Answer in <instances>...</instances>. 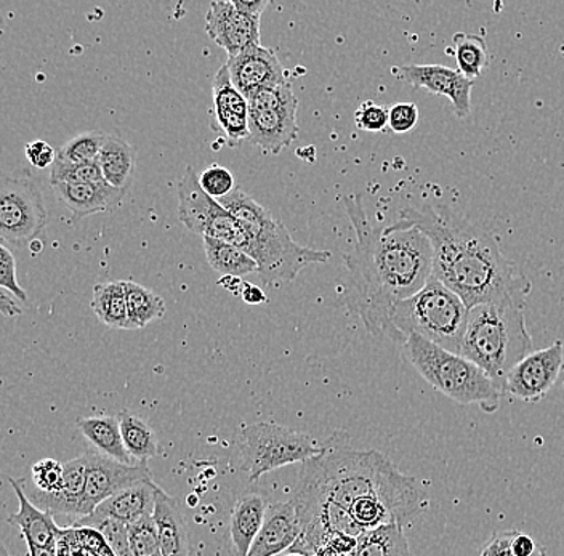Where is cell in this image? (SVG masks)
I'll list each match as a JSON object with an SVG mask.
<instances>
[{"label":"cell","mask_w":564,"mask_h":556,"mask_svg":"<svg viewBox=\"0 0 564 556\" xmlns=\"http://www.w3.org/2000/svg\"><path fill=\"white\" fill-rule=\"evenodd\" d=\"M104 172H101L100 162H90V164H68V162L55 161L52 165L51 183H74V185H84V183H104Z\"/></svg>","instance_id":"836d02e7"},{"label":"cell","mask_w":564,"mask_h":556,"mask_svg":"<svg viewBox=\"0 0 564 556\" xmlns=\"http://www.w3.org/2000/svg\"><path fill=\"white\" fill-rule=\"evenodd\" d=\"M0 286L13 294V297H17L18 301L26 304V291L21 288L17 280L15 257L6 244L0 246Z\"/></svg>","instance_id":"ab89813d"},{"label":"cell","mask_w":564,"mask_h":556,"mask_svg":"<svg viewBox=\"0 0 564 556\" xmlns=\"http://www.w3.org/2000/svg\"><path fill=\"white\" fill-rule=\"evenodd\" d=\"M419 124V108L414 103H394L388 109V129L393 133H408Z\"/></svg>","instance_id":"60d3db41"},{"label":"cell","mask_w":564,"mask_h":556,"mask_svg":"<svg viewBox=\"0 0 564 556\" xmlns=\"http://www.w3.org/2000/svg\"><path fill=\"white\" fill-rule=\"evenodd\" d=\"M126 292L130 330L143 329L148 324L164 318L167 305L156 292L133 281H126Z\"/></svg>","instance_id":"f546056e"},{"label":"cell","mask_w":564,"mask_h":556,"mask_svg":"<svg viewBox=\"0 0 564 556\" xmlns=\"http://www.w3.org/2000/svg\"><path fill=\"white\" fill-rule=\"evenodd\" d=\"M13 294H7L6 288L0 292V312L7 318H17L23 313V308L18 304V298L12 297Z\"/></svg>","instance_id":"bcb514c9"},{"label":"cell","mask_w":564,"mask_h":556,"mask_svg":"<svg viewBox=\"0 0 564 556\" xmlns=\"http://www.w3.org/2000/svg\"><path fill=\"white\" fill-rule=\"evenodd\" d=\"M28 556H58V547H28Z\"/></svg>","instance_id":"681fc988"},{"label":"cell","mask_w":564,"mask_h":556,"mask_svg":"<svg viewBox=\"0 0 564 556\" xmlns=\"http://www.w3.org/2000/svg\"><path fill=\"white\" fill-rule=\"evenodd\" d=\"M129 541L135 556H162L161 541L153 516L130 524Z\"/></svg>","instance_id":"e575fe53"},{"label":"cell","mask_w":564,"mask_h":556,"mask_svg":"<svg viewBox=\"0 0 564 556\" xmlns=\"http://www.w3.org/2000/svg\"><path fill=\"white\" fill-rule=\"evenodd\" d=\"M90 530L98 531L104 536L109 550L115 556H135L129 541V526L118 521H100L94 524Z\"/></svg>","instance_id":"74e56055"},{"label":"cell","mask_w":564,"mask_h":556,"mask_svg":"<svg viewBox=\"0 0 564 556\" xmlns=\"http://www.w3.org/2000/svg\"><path fill=\"white\" fill-rule=\"evenodd\" d=\"M302 527L294 502H280L268 506L262 530L253 541L247 556H278L291 550L299 541Z\"/></svg>","instance_id":"d6986e66"},{"label":"cell","mask_w":564,"mask_h":556,"mask_svg":"<svg viewBox=\"0 0 564 556\" xmlns=\"http://www.w3.org/2000/svg\"><path fill=\"white\" fill-rule=\"evenodd\" d=\"M90 308L105 326L130 330L126 281L97 284L91 295Z\"/></svg>","instance_id":"4316f807"},{"label":"cell","mask_w":564,"mask_h":556,"mask_svg":"<svg viewBox=\"0 0 564 556\" xmlns=\"http://www.w3.org/2000/svg\"><path fill=\"white\" fill-rule=\"evenodd\" d=\"M527 304L520 298H507L468 312L460 355L482 369L502 395L511 369L532 353Z\"/></svg>","instance_id":"277c9868"},{"label":"cell","mask_w":564,"mask_h":556,"mask_svg":"<svg viewBox=\"0 0 564 556\" xmlns=\"http://www.w3.org/2000/svg\"><path fill=\"white\" fill-rule=\"evenodd\" d=\"M468 312L456 292L432 276L417 294L398 302L391 309L393 341L403 347L409 336H419L460 355Z\"/></svg>","instance_id":"8992f818"},{"label":"cell","mask_w":564,"mask_h":556,"mask_svg":"<svg viewBox=\"0 0 564 556\" xmlns=\"http://www.w3.org/2000/svg\"><path fill=\"white\" fill-rule=\"evenodd\" d=\"M511 536H513V530L500 531V533L494 534V536L482 545L478 556H514L510 550ZM534 556H545L544 550L539 548L538 554Z\"/></svg>","instance_id":"7bdbcfd3"},{"label":"cell","mask_w":564,"mask_h":556,"mask_svg":"<svg viewBox=\"0 0 564 556\" xmlns=\"http://www.w3.org/2000/svg\"><path fill=\"white\" fill-rule=\"evenodd\" d=\"M10 484L20 501V509L9 516V523L21 531L28 547H58L62 530L56 526L52 513L44 512L31 502L21 481L10 478Z\"/></svg>","instance_id":"7402d4cb"},{"label":"cell","mask_w":564,"mask_h":556,"mask_svg":"<svg viewBox=\"0 0 564 556\" xmlns=\"http://www.w3.org/2000/svg\"><path fill=\"white\" fill-rule=\"evenodd\" d=\"M564 372V345L555 341L544 350L532 351L511 369L503 386V395L538 403L549 395L560 374Z\"/></svg>","instance_id":"7c38bea8"},{"label":"cell","mask_w":564,"mask_h":556,"mask_svg":"<svg viewBox=\"0 0 564 556\" xmlns=\"http://www.w3.org/2000/svg\"><path fill=\"white\" fill-rule=\"evenodd\" d=\"M178 220L192 233L227 242L241 249L247 255L252 249V238L241 221L204 192L199 175L192 165L186 167L178 183Z\"/></svg>","instance_id":"9c48e42d"},{"label":"cell","mask_w":564,"mask_h":556,"mask_svg":"<svg viewBox=\"0 0 564 556\" xmlns=\"http://www.w3.org/2000/svg\"><path fill=\"white\" fill-rule=\"evenodd\" d=\"M204 251L212 269L221 276L245 277L247 274L259 273V265L252 257L227 242L204 238Z\"/></svg>","instance_id":"4dcf8cb0"},{"label":"cell","mask_w":564,"mask_h":556,"mask_svg":"<svg viewBox=\"0 0 564 556\" xmlns=\"http://www.w3.org/2000/svg\"><path fill=\"white\" fill-rule=\"evenodd\" d=\"M118 417L121 422L123 445L130 456L139 460L140 466H147L148 460L156 457L159 453L156 433L143 418L130 411H122Z\"/></svg>","instance_id":"f1b7e54d"},{"label":"cell","mask_w":564,"mask_h":556,"mask_svg":"<svg viewBox=\"0 0 564 556\" xmlns=\"http://www.w3.org/2000/svg\"><path fill=\"white\" fill-rule=\"evenodd\" d=\"M48 221L44 196L30 174L6 175L0 183V236L18 248L33 244Z\"/></svg>","instance_id":"8fae6325"},{"label":"cell","mask_w":564,"mask_h":556,"mask_svg":"<svg viewBox=\"0 0 564 556\" xmlns=\"http://www.w3.org/2000/svg\"><path fill=\"white\" fill-rule=\"evenodd\" d=\"M218 284L227 288L228 292H231V295H239V297H241L242 288H245L246 283L242 281V277L221 276L220 280H218Z\"/></svg>","instance_id":"c3c4849f"},{"label":"cell","mask_w":564,"mask_h":556,"mask_svg":"<svg viewBox=\"0 0 564 556\" xmlns=\"http://www.w3.org/2000/svg\"><path fill=\"white\" fill-rule=\"evenodd\" d=\"M153 519L156 521L162 556L192 555L188 526L180 512L178 503L161 488L158 489Z\"/></svg>","instance_id":"cb8c5ba5"},{"label":"cell","mask_w":564,"mask_h":556,"mask_svg":"<svg viewBox=\"0 0 564 556\" xmlns=\"http://www.w3.org/2000/svg\"><path fill=\"white\" fill-rule=\"evenodd\" d=\"M24 154L26 160L33 167L45 168L48 165L55 164L56 150H53L51 144L44 142V140H35L24 148Z\"/></svg>","instance_id":"b9f144b4"},{"label":"cell","mask_w":564,"mask_h":556,"mask_svg":"<svg viewBox=\"0 0 564 556\" xmlns=\"http://www.w3.org/2000/svg\"><path fill=\"white\" fill-rule=\"evenodd\" d=\"M249 105V142L276 156L299 137V100L289 83L246 95Z\"/></svg>","instance_id":"30bf717a"},{"label":"cell","mask_w":564,"mask_h":556,"mask_svg":"<svg viewBox=\"0 0 564 556\" xmlns=\"http://www.w3.org/2000/svg\"><path fill=\"white\" fill-rule=\"evenodd\" d=\"M77 428L86 436L88 443L94 446L97 453L104 454L116 462L126 466H140L133 462L126 445H123L121 422L116 417H87L77 421Z\"/></svg>","instance_id":"d4e9b609"},{"label":"cell","mask_w":564,"mask_h":556,"mask_svg":"<svg viewBox=\"0 0 564 556\" xmlns=\"http://www.w3.org/2000/svg\"><path fill=\"white\" fill-rule=\"evenodd\" d=\"M394 225L417 228L429 238L433 276L456 292L468 309L507 298L528 301L531 281L503 255L497 239L449 207L408 206Z\"/></svg>","instance_id":"7a4b0ae2"},{"label":"cell","mask_w":564,"mask_h":556,"mask_svg":"<svg viewBox=\"0 0 564 556\" xmlns=\"http://www.w3.org/2000/svg\"><path fill=\"white\" fill-rule=\"evenodd\" d=\"M218 203L241 221L252 238L249 257L256 260L260 277L268 286L292 283L306 266L330 259V252L299 246L288 228L242 189L236 188Z\"/></svg>","instance_id":"5b68a950"},{"label":"cell","mask_w":564,"mask_h":556,"mask_svg":"<svg viewBox=\"0 0 564 556\" xmlns=\"http://www.w3.org/2000/svg\"><path fill=\"white\" fill-rule=\"evenodd\" d=\"M65 481V466L55 459L39 460L33 467L35 491L42 494H55Z\"/></svg>","instance_id":"d590c367"},{"label":"cell","mask_w":564,"mask_h":556,"mask_svg":"<svg viewBox=\"0 0 564 556\" xmlns=\"http://www.w3.org/2000/svg\"><path fill=\"white\" fill-rule=\"evenodd\" d=\"M200 186L214 199L227 198L235 192V175L227 167L212 164L199 175Z\"/></svg>","instance_id":"8d00e7d4"},{"label":"cell","mask_w":564,"mask_h":556,"mask_svg":"<svg viewBox=\"0 0 564 556\" xmlns=\"http://www.w3.org/2000/svg\"><path fill=\"white\" fill-rule=\"evenodd\" d=\"M403 351L419 375L444 396L462 406L478 404L485 413H496L503 395L470 359L419 336H409Z\"/></svg>","instance_id":"52a82bcc"},{"label":"cell","mask_w":564,"mask_h":556,"mask_svg":"<svg viewBox=\"0 0 564 556\" xmlns=\"http://www.w3.org/2000/svg\"><path fill=\"white\" fill-rule=\"evenodd\" d=\"M268 506L267 495L260 491L246 492L236 501L229 520V536L236 556L249 555L253 541L262 530Z\"/></svg>","instance_id":"603a6c76"},{"label":"cell","mask_w":564,"mask_h":556,"mask_svg":"<svg viewBox=\"0 0 564 556\" xmlns=\"http://www.w3.org/2000/svg\"><path fill=\"white\" fill-rule=\"evenodd\" d=\"M2 556H9V552H7L6 547H2Z\"/></svg>","instance_id":"f907efd6"},{"label":"cell","mask_w":564,"mask_h":556,"mask_svg":"<svg viewBox=\"0 0 564 556\" xmlns=\"http://www.w3.org/2000/svg\"><path fill=\"white\" fill-rule=\"evenodd\" d=\"M106 137L108 135L100 130L80 133L56 150V161L68 162V164L98 162Z\"/></svg>","instance_id":"d6a6232c"},{"label":"cell","mask_w":564,"mask_h":556,"mask_svg":"<svg viewBox=\"0 0 564 556\" xmlns=\"http://www.w3.org/2000/svg\"><path fill=\"white\" fill-rule=\"evenodd\" d=\"M212 98V130L220 132L231 146L249 140V105L245 95L231 83L227 65L221 66L215 74Z\"/></svg>","instance_id":"9a60e30c"},{"label":"cell","mask_w":564,"mask_h":556,"mask_svg":"<svg viewBox=\"0 0 564 556\" xmlns=\"http://www.w3.org/2000/svg\"><path fill=\"white\" fill-rule=\"evenodd\" d=\"M294 499L330 502L348 512L356 502L373 499L390 506L403 524L422 505L414 478L377 450L338 445L337 436L324 443L319 456L303 462Z\"/></svg>","instance_id":"3957f363"},{"label":"cell","mask_w":564,"mask_h":556,"mask_svg":"<svg viewBox=\"0 0 564 556\" xmlns=\"http://www.w3.org/2000/svg\"><path fill=\"white\" fill-rule=\"evenodd\" d=\"M51 186L56 198L73 214L76 220H83L84 217L115 209L122 203L127 193L122 189L112 188L106 182L84 183V185L51 183Z\"/></svg>","instance_id":"44dd1931"},{"label":"cell","mask_w":564,"mask_h":556,"mask_svg":"<svg viewBox=\"0 0 564 556\" xmlns=\"http://www.w3.org/2000/svg\"><path fill=\"white\" fill-rule=\"evenodd\" d=\"M446 52L456 58L458 72L467 79L475 80L488 68V45L478 34L457 33L453 37V47H447Z\"/></svg>","instance_id":"1f68e13d"},{"label":"cell","mask_w":564,"mask_h":556,"mask_svg":"<svg viewBox=\"0 0 564 556\" xmlns=\"http://www.w3.org/2000/svg\"><path fill=\"white\" fill-rule=\"evenodd\" d=\"M235 3L236 9L239 12L246 13V15L252 17V19L260 20L263 10L270 6L268 0H252V2H245V0H231Z\"/></svg>","instance_id":"f6af8a7d"},{"label":"cell","mask_w":564,"mask_h":556,"mask_svg":"<svg viewBox=\"0 0 564 556\" xmlns=\"http://www.w3.org/2000/svg\"><path fill=\"white\" fill-rule=\"evenodd\" d=\"M239 453L249 480L259 481L268 471L319 456L323 445H317L306 433L273 422H260L242 428Z\"/></svg>","instance_id":"ba28073f"},{"label":"cell","mask_w":564,"mask_h":556,"mask_svg":"<svg viewBox=\"0 0 564 556\" xmlns=\"http://www.w3.org/2000/svg\"><path fill=\"white\" fill-rule=\"evenodd\" d=\"M105 182L112 188L129 192L137 168V153L121 137L108 135L100 153Z\"/></svg>","instance_id":"484cf974"},{"label":"cell","mask_w":564,"mask_h":556,"mask_svg":"<svg viewBox=\"0 0 564 556\" xmlns=\"http://www.w3.org/2000/svg\"><path fill=\"white\" fill-rule=\"evenodd\" d=\"M84 456L87 460V483L80 519L91 515L101 502L127 486L151 478V471L147 466H126V464L109 459L97 450H90Z\"/></svg>","instance_id":"5bb4252c"},{"label":"cell","mask_w":564,"mask_h":556,"mask_svg":"<svg viewBox=\"0 0 564 556\" xmlns=\"http://www.w3.org/2000/svg\"><path fill=\"white\" fill-rule=\"evenodd\" d=\"M351 556H409L403 524H383L358 537Z\"/></svg>","instance_id":"83f0119b"},{"label":"cell","mask_w":564,"mask_h":556,"mask_svg":"<svg viewBox=\"0 0 564 556\" xmlns=\"http://www.w3.org/2000/svg\"><path fill=\"white\" fill-rule=\"evenodd\" d=\"M206 31L215 44L228 56L241 54L246 48L260 45V20L239 12L235 3L215 0L206 15Z\"/></svg>","instance_id":"e0dca14e"},{"label":"cell","mask_w":564,"mask_h":556,"mask_svg":"<svg viewBox=\"0 0 564 556\" xmlns=\"http://www.w3.org/2000/svg\"><path fill=\"white\" fill-rule=\"evenodd\" d=\"M391 73L414 89L449 98L457 118L470 116L475 80L467 79L458 69L441 65H404L394 66Z\"/></svg>","instance_id":"4fadbf2b"},{"label":"cell","mask_w":564,"mask_h":556,"mask_svg":"<svg viewBox=\"0 0 564 556\" xmlns=\"http://www.w3.org/2000/svg\"><path fill=\"white\" fill-rule=\"evenodd\" d=\"M242 301L249 305H260L267 304L268 297L267 294L259 286H253V284L246 283L245 288H242L241 294Z\"/></svg>","instance_id":"7dc6e473"},{"label":"cell","mask_w":564,"mask_h":556,"mask_svg":"<svg viewBox=\"0 0 564 556\" xmlns=\"http://www.w3.org/2000/svg\"><path fill=\"white\" fill-rule=\"evenodd\" d=\"M158 489L159 486L154 484L151 478L127 486V488L101 502L91 515L77 520L74 526L91 527L100 521L108 520L118 521V523L130 526L137 521L151 519V516H154V509H156Z\"/></svg>","instance_id":"2e32d148"},{"label":"cell","mask_w":564,"mask_h":556,"mask_svg":"<svg viewBox=\"0 0 564 556\" xmlns=\"http://www.w3.org/2000/svg\"><path fill=\"white\" fill-rule=\"evenodd\" d=\"M225 65L228 66L231 83L245 97L263 87L284 86L288 83L276 54L262 45H253L241 54L228 56Z\"/></svg>","instance_id":"ac0fdd59"},{"label":"cell","mask_w":564,"mask_h":556,"mask_svg":"<svg viewBox=\"0 0 564 556\" xmlns=\"http://www.w3.org/2000/svg\"><path fill=\"white\" fill-rule=\"evenodd\" d=\"M510 550L514 556H534L539 552L538 544L529 534L520 533L513 530L511 536Z\"/></svg>","instance_id":"ee69618b"},{"label":"cell","mask_w":564,"mask_h":556,"mask_svg":"<svg viewBox=\"0 0 564 556\" xmlns=\"http://www.w3.org/2000/svg\"><path fill=\"white\" fill-rule=\"evenodd\" d=\"M355 124L362 132H383L388 127V109L376 101H365L356 109Z\"/></svg>","instance_id":"f35d334b"},{"label":"cell","mask_w":564,"mask_h":556,"mask_svg":"<svg viewBox=\"0 0 564 556\" xmlns=\"http://www.w3.org/2000/svg\"><path fill=\"white\" fill-rule=\"evenodd\" d=\"M345 212L356 235L355 249L345 255L341 297L370 336L393 341L390 313L426 286L433 276V251L417 228L373 227L361 195L345 196Z\"/></svg>","instance_id":"6da1fadb"},{"label":"cell","mask_w":564,"mask_h":556,"mask_svg":"<svg viewBox=\"0 0 564 556\" xmlns=\"http://www.w3.org/2000/svg\"><path fill=\"white\" fill-rule=\"evenodd\" d=\"M24 492L34 505L44 512L58 513V515L83 516L84 495H86L87 483V460L86 456L77 457L65 464V481L62 489L55 494H42L34 488H26L24 480Z\"/></svg>","instance_id":"ffe728a7"},{"label":"cell","mask_w":564,"mask_h":556,"mask_svg":"<svg viewBox=\"0 0 564 556\" xmlns=\"http://www.w3.org/2000/svg\"><path fill=\"white\" fill-rule=\"evenodd\" d=\"M282 556H303V555H299V554H285V555H282Z\"/></svg>","instance_id":"816d5d0a"}]
</instances>
